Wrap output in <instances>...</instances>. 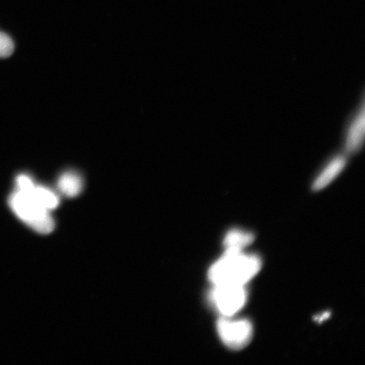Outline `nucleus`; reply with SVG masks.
Returning a JSON list of instances; mask_svg holds the SVG:
<instances>
[{"mask_svg":"<svg viewBox=\"0 0 365 365\" xmlns=\"http://www.w3.org/2000/svg\"><path fill=\"white\" fill-rule=\"evenodd\" d=\"M364 139L365 108L363 96L361 103L346 125L342 140V153L348 157L356 156L363 150Z\"/></svg>","mask_w":365,"mask_h":365,"instance_id":"nucleus-5","label":"nucleus"},{"mask_svg":"<svg viewBox=\"0 0 365 365\" xmlns=\"http://www.w3.org/2000/svg\"><path fill=\"white\" fill-rule=\"evenodd\" d=\"M262 259L243 250H226L221 259L210 268L208 278L213 285H246L257 275Z\"/></svg>","mask_w":365,"mask_h":365,"instance_id":"nucleus-1","label":"nucleus"},{"mask_svg":"<svg viewBox=\"0 0 365 365\" xmlns=\"http://www.w3.org/2000/svg\"><path fill=\"white\" fill-rule=\"evenodd\" d=\"M330 317H331L330 312H325V313H323L322 314H321V316L317 317L316 319H316V321L317 322L322 323L324 321H326V319H327Z\"/></svg>","mask_w":365,"mask_h":365,"instance_id":"nucleus-11","label":"nucleus"},{"mask_svg":"<svg viewBox=\"0 0 365 365\" xmlns=\"http://www.w3.org/2000/svg\"><path fill=\"white\" fill-rule=\"evenodd\" d=\"M217 333L223 344L232 350H241L253 337V326L248 319L222 317L217 324Z\"/></svg>","mask_w":365,"mask_h":365,"instance_id":"nucleus-4","label":"nucleus"},{"mask_svg":"<svg viewBox=\"0 0 365 365\" xmlns=\"http://www.w3.org/2000/svg\"><path fill=\"white\" fill-rule=\"evenodd\" d=\"M58 190L68 197H75L80 195L83 188L81 177L74 172H66L58 180Z\"/></svg>","mask_w":365,"mask_h":365,"instance_id":"nucleus-7","label":"nucleus"},{"mask_svg":"<svg viewBox=\"0 0 365 365\" xmlns=\"http://www.w3.org/2000/svg\"><path fill=\"white\" fill-rule=\"evenodd\" d=\"M254 240L255 235L252 232L232 230L226 235L223 245H225L226 250H243V249L252 244Z\"/></svg>","mask_w":365,"mask_h":365,"instance_id":"nucleus-8","label":"nucleus"},{"mask_svg":"<svg viewBox=\"0 0 365 365\" xmlns=\"http://www.w3.org/2000/svg\"><path fill=\"white\" fill-rule=\"evenodd\" d=\"M349 158L344 153L333 155L328 161L324 164L322 170L312 182V189L318 192L331 184L345 170L349 163Z\"/></svg>","mask_w":365,"mask_h":365,"instance_id":"nucleus-6","label":"nucleus"},{"mask_svg":"<svg viewBox=\"0 0 365 365\" xmlns=\"http://www.w3.org/2000/svg\"><path fill=\"white\" fill-rule=\"evenodd\" d=\"M209 298L222 317H231L245 307L248 292L245 285H213Z\"/></svg>","mask_w":365,"mask_h":365,"instance_id":"nucleus-3","label":"nucleus"},{"mask_svg":"<svg viewBox=\"0 0 365 365\" xmlns=\"http://www.w3.org/2000/svg\"><path fill=\"white\" fill-rule=\"evenodd\" d=\"M14 49H15V45L11 36L0 31V58L10 57Z\"/></svg>","mask_w":365,"mask_h":365,"instance_id":"nucleus-10","label":"nucleus"},{"mask_svg":"<svg viewBox=\"0 0 365 365\" xmlns=\"http://www.w3.org/2000/svg\"><path fill=\"white\" fill-rule=\"evenodd\" d=\"M9 205L22 222L39 234L48 235L54 230L49 211L41 207L29 191L16 190L9 198Z\"/></svg>","mask_w":365,"mask_h":365,"instance_id":"nucleus-2","label":"nucleus"},{"mask_svg":"<svg viewBox=\"0 0 365 365\" xmlns=\"http://www.w3.org/2000/svg\"><path fill=\"white\" fill-rule=\"evenodd\" d=\"M33 197L41 207L47 211H52L58 207L59 199L58 195L51 190L43 186L35 185L34 188L29 191Z\"/></svg>","mask_w":365,"mask_h":365,"instance_id":"nucleus-9","label":"nucleus"}]
</instances>
